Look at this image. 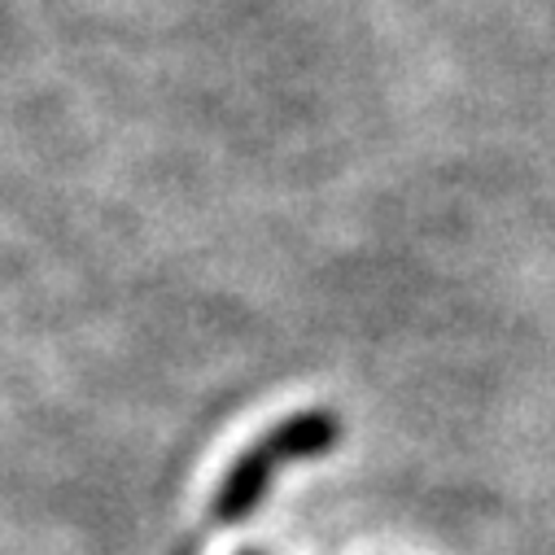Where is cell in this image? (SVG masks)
Returning a JSON list of instances; mask_svg holds the SVG:
<instances>
[{
  "mask_svg": "<svg viewBox=\"0 0 555 555\" xmlns=\"http://www.w3.org/2000/svg\"><path fill=\"white\" fill-rule=\"evenodd\" d=\"M337 442H341V415L328 411V406H311V411L289 415V421H281V425H271L249 451H241L232 460L228 477L219 481L215 503H210L215 520L236 525V520L254 516V507L267 494L275 468H285L294 460H320Z\"/></svg>",
  "mask_w": 555,
  "mask_h": 555,
  "instance_id": "cell-1",
  "label": "cell"
},
{
  "mask_svg": "<svg viewBox=\"0 0 555 555\" xmlns=\"http://www.w3.org/2000/svg\"><path fill=\"white\" fill-rule=\"evenodd\" d=\"M245 555H258V551H245Z\"/></svg>",
  "mask_w": 555,
  "mask_h": 555,
  "instance_id": "cell-2",
  "label": "cell"
}]
</instances>
